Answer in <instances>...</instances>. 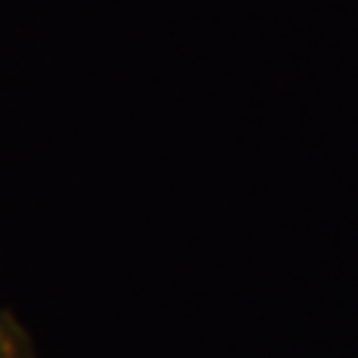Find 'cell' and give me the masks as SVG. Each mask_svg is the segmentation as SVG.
Returning a JSON list of instances; mask_svg holds the SVG:
<instances>
[{"instance_id": "1", "label": "cell", "mask_w": 358, "mask_h": 358, "mask_svg": "<svg viewBox=\"0 0 358 358\" xmlns=\"http://www.w3.org/2000/svg\"><path fill=\"white\" fill-rule=\"evenodd\" d=\"M0 358H24L22 348L16 345L13 334L6 329V324L0 321Z\"/></svg>"}]
</instances>
